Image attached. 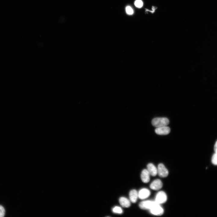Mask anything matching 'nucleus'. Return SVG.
Masks as SVG:
<instances>
[{"mask_svg":"<svg viewBox=\"0 0 217 217\" xmlns=\"http://www.w3.org/2000/svg\"><path fill=\"white\" fill-rule=\"evenodd\" d=\"M147 169L150 175L153 176H156L157 174V169L151 163L148 164Z\"/></svg>","mask_w":217,"mask_h":217,"instance_id":"nucleus-10","label":"nucleus"},{"mask_svg":"<svg viewBox=\"0 0 217 217\" xmlns=\"http://www.w3.org/2000/svg\"><path fill=\"white\" fill-rule=\"evenodd\" d=\"M212 162L213 164L217 165V152H215L213 155L212 159Z\"/></svg>","mask_w":217,"mask_h":217,"instance_id":"nucleus-14","label":"nucleus"},{"mask_svg":"<svg viewBox=\"0 0 217 217\" xmlns=\"http://www.w3.org/2000/svg\"><path fill=\"white\" fill-rule=\"evenodd\" d=\"M149 210L152 214L156 215H161L164 213L163 209L157 203L155 205Z\"/></svg>","mask_w":217,"mask_h":217,"instance_id":"nucleus-4","label":"nucleus"},{"mask_svg":"<svg viewBox=\"0 0 217 217\" xmlns=\"http://www.w3.org/2000/svg\"><path fill=\"white\" fill-rule=\"evenodd\" d=\"M5 214V210L4 207L0 205V217H3Z\"/></svg>","mask_w":217,"mask_h":217,"instance_id":"nucleus-17","label":"nucleus"},{"mask_svg":"<svg viewBox=\"0 0 217 217\" xmlns=\"http://www.w3.org/2000/svg\"><path fill=\"white\" fill-rule=\"evenodd\" d=\"M167 200V196L165 193L163 191H160L156 195L155 201L160 204L165 203Z\"/></svg>","mask_w":217,"mask_h":217,"instance_id":"nucleus-2","label":"nucleus"},{"mask_svg":"<svg viewBox=\"0 0 217 217\" xmlns=\"http://www.w3.org/2000/svg\"><path fill=\"white\" fill-rule=\"evenodd\" d=\"M150 175L147 169H143L141 174V178L142 181L144 183L148 182L150 180Z\"/></svg>","mask_w":217,"mask_h":217,"instance_id":"nucleus-9","label":"nucleus"},{"mask_svg":"<svg viewBox=\"0 0 217 217\" xmlns=\"http://www.w3.org/2000/svg\"><path fill=\"white\" fill-rule=\"evenodd\" d=\"M129 197L130 201L132 203H135L138 197V193L136 190H132L129 192Z\"/></svg>","mask_w":217,"mask_h":217,"instance_id":"nucleus-11","label":"nucleus"},{"mask_svg":"<svg viewBox=\"0 0 217 217\" xmlns=\"http://www.w3.org/2000/svg\"><path fill=\"white\" fill-rule=\"evenodd\" d=\"M169 123L168 119L165 117L156 118H153L152 121L153 125L156 127L166 126Z\"/></svg>","mask_w":217,"mask_h":217,"instance_id":"nucleus-1","label":"nucleus"},{"mask_svg":"<svg viewBox=\"0 0 217 217\" xmlns=\"http://www.w3.org/2000/svg\"><path fill=\"white\" fill-rule=\"evenodd\" d=\"M162 186V183L159 179H156L153 181L150 185V188L154 190H158Z\"/></svg>","mask_w":217,"mask_h":217,"instance_id":"nucleus-7","label":"nucleus"},{"mask_svg":"<svg viewBox=\"0 0 217 217\" xmlns=\"http://www.w3.org/2000/svg\"><path fill=\"white\" fill-rule=\"evenodd\" d=\"M119 201L120 205L123 207L127 208L130 206V200L125 197H120L119 200Z\"/></svg>","mask_w":217,"mask_h":217,"instance_id":"nucleus-12","label":"nucleus"},{"mask_svg":"<svg viewBox=\"0 0 217 217\" xmlns=\"http://www.w3.org/2000/svg\"><path fill=\"white\" fill-rule=\"evenodd\" d=\"M127 13L129 15H131L134 13V11L132 8L130 6H127L126 8Z\"/></svg>","mask_w":217,"mask_h":217,"instance_id":"nucleus-16","label":"nucleus"},{"mask_svg":"<svg viewBox=\"0 0 217 217\" xmlns=\"http://www.w3.org/2000/svg\"><path fill=\"white\" fill-rule=\"evenodd\" d=\"M214 150L215 152H217V141H216L214 145Z\"/></svg>","mask_w":217,"mask_h":217,"instance_id":"nucleus-18","label":"nucleus"},{"mask_svg":"<svg viewBox=\"0 0 217 217\" xmlns=\"http://www.w3.org/2000/svg\"><path fill=\"white\" fill-rule=\"evenodd\" d=\"M157 174L160 177L165 178L168 175V172L165 166L162 164L160 163L158 166Z\"/></svg>","mask_w":217,"mask_h":217,"instance_id":"nucleus-5","label":"nucleus"},{"mask_svg":"<svg viewBox=\"0 0 217 217\" xmlns=\"http://www.w3.org/2000/svg\"><path fill=\"white\" fill-rule=\"evenodd\" d=\"M113 212L119 214H121L123 213V210L122 208L118 206H115L112 209Z\"/></svg>","mask_w":217,"mask_h":217,"instance_id":"nucleus-13","label":"nucleus"},{"mask_svg":"<svg viewBox=\"0 0 217 217\" xmlns=\"http://www.w3.org/2000/svg\"><path fill=\"white\" fill-rule=\"evenodd\" d=\"M157 203L155 201L150 200H146L142 201L139 204V206L142 209H150Z\"/></svg>","mask_w":217,"mask_h":217,"instance_id":"nucleus-3","label":"nucleus"},{"mask_svg":"<svg viewBox=\"0 0 217 217\" xmlns=\"http://www.w3.org/2000/svg\"><path fill=\"white\" fill-rule=\"evenodd\" d=\"M150 191L146 188H143L140 190L138 193V197L142 200L148 197L150 195Z\"/></svg>","mask_w":217,"mask_h":217,"instance_id":"nucleus-8","label":"nucleus"},{"mask_svg":"<svg viewBox=\"0 0 217 217\" xmlns=\"http://www.w3.org/2000/svg\"><path fill=\"white\" fill-rule=\"evenodd\" d=\"M134 5L136 7L140 8L143 5V2L141 0H136L134 2Z\"/></svg>","mask_w":217,"mask_h":217,"instance_id":"nucleus-15","label":"nucleus"},{"mask_svg":"<svg viewBox=\"0 0 217 217\" xmlns=\"http://www.w3.org/2000/svg\"><path fill=\"white\" fill-rule=\"evenodd\" d=\"M170 131V128L166 126L157 127L155 129L156 133L160 135H167L169 133Z\"/></svg>","mask_w":217,"mask_h":217,"instance_id":"nucleus-6","label":"nucleus"}]
</instances>
